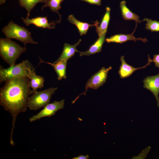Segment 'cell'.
I'll use <instances>...</instances> for the list:
<instances>
[{"instance_id": "obj_23", "label": "cell", "mask_w": 159, "mask_h": 159, "mask_svg": "<svg viewBox=\"0 0 159 159\" xmlns=\"http://www.w3.org/2000/svg\"><path fill=\"white\" fill-rule=\"evenodd\" d=\"M86 2L90 4L100 6L101 0H79Z\"/></svg>"}, {"instance_id": "obj_14", "label": "cell", "mask_w": 159, "mask_h": 159, "mask_svg": "<svg viewBox=\"0 0 159 159\" xmlns=\"http://www.w3.org/2000/svg\"><path fill=\"white\" fill-rule=\"evenodd\" d=\"M67 19L70 23L75 25L77 26L81 36L85 34L90 26H94L96 27L99 23L97 21L92 24L81 22L77 19L72 14L69 15Z\"/></svg>"}, {"instance_id": "obj_5", "label": "cell", "mask_w": 159, "mask_h": 159, "mask_svg": "<svg viewBox=\"0 0 159 159\" xmlns=\"http://www.w3.org/2000/svg\"><path fill=\"white\" fill-rule=\"evenodd\" d=\"M57 87H51L43 90L34 92L29 98L27 107L30 110H36L49 103L52 95Z\"/></svg>"}, {"instance_id": "obj_19", "label": "cell", "mask_w": 159, "mask_h": 159, "mask_svg": "<svg viewBox=\"0 0 159 159\" xmlns=\"http://www.w3.org/2000/svg\"><path fill=\"white\" fill-rule=\"evenodd\" d=\"M48 0H19L20 6L25 9L27 12V16L29 17L30 12L36 5L39 3H44Z\"/></svg>"}, {"instance_id": "obj_4", "label": "cell", "mask_w": 159, "mask_h": 159, "mask_svg": "<svg viewBox=\"0 0 159 159\" xmlns=\"http://www.w3.org/2000/svg\"><path fill=\"white\" fill-rule=\"evenodd\" d=\"M6 38L15 39L23 43L24 45L28 43L37 44L31 36V33L26 28L10 21L8 24L2 29Z\"/></svg>"}, {"instance_id": "obj_22", "label": "cell", "mask_w": 159, "mask_h": 159, "mask_svg": "<svg viewBox=\"0 0 159 159\" xmlns=\"http://www.w3.org/2000/svg\"><path fill=\"white\" fill-rule=\"evenodd\" d=\"M152 62H153L155 67L159 68V54H154L153 58L151 59Z\"/></svg>"}, {"instance_id": "obj_12", "label": "cell", "mask_w": 159, "mask_h": 159, "mask_svg": "<svg viewBox=\"0 0 159 159\" xmlns=\"http://www.w3.org/2000/svg\"><path fill=\"white\" fill-rule=\"evenodd\" d=\"M39 58L40 62L49 64L53 67L57 75V79L58 80L66 79V69L68 60L62 59L56 60L54 62L52 63L45 62Z\"/></svg>"}, {"instance_id": "obj_7", "label": "cell", "mask_w": 159, "mask_h": 159, "mask_svg": "<svg viewBox=\"0 0 159 159\" xmlns=\"http://www.w3.org/2000/svg\"><path fill=\"white\" fill-rule=\"evenodd\" d=\"M64 105V100L59 101H54L53 102L48 103L44 108L37 114L33 115L29 119L32 122L45 117H50L54 115L58 111L63 109Z\"/></svg>"}, {"instance_id": "obj_20", "label": "cell", "mask_w": 159, "mask_h": 159, "mask_svg": "<svg viewBox=\"0 0 159 159\" xmlns=\"http://www.w3.org/2000/svg\"><path fill=\"white\" fill-rule=\"evenodd\" d=\"M64 0H48L42 5L41 9L43 10L44 8L49 7L52 11L58 14V11L61 8V3Z\"/></svg>"}, {"instance_id": "obj_9", "label": "cell", "mask_w": 159, "mask_h": 159, "mask_svg": "<svg viewBox=\"0 0 159 159\" xmlns=\"http://www.w3.org/2000/svg\"><path fill=\"white\" fill-rule=\"evenodd\" d=\"M144 88L151 91L155 97L158 107L159 106V73L155 75L148 76L143 81Z\"/></svg>"}, {"instance_id": "obj_2", "label": "cell", "mask_w": 159, "mask_h": 159, "mask_svg": "<svg viewBox=\"0 0 159 159\" xmlns=\"http://www.w3.org/2000/svg\"><path fill=\"white\" fill-rule=\"evenodd\" d=\"M26 49L25 47H21L11 39H0V56L10 67L15 65L17 59Z\"/></svg>"}, {"instance_id": "obj_15", "label": "cell", "mask_w": 159, "mask_h": 159, "mask_svg": "<svg viewBox=\"0 0 159 159\" xmlns=\"http://www.w3.org/2000/svg\"><path fill=\"white\" fill-rule=\"evenodd\" d=\"M106 32L99 37L96 41L90 47L88 50L85 52H80V56H90L101 51L103 44L105 40Z\"/></svg>"}, {"instance_id": "obj_6", "label": "cell", "mask_w": 159, "mask_h": 159, "mask_svg": "<svg viewBox=\"0 0 159 159\" xmlns=\"http://www.w3.org/2000/svg\"><path fill=\"white\" fill-rule=\"evenodd\" d=\"M112 69L111 66L107 68L102 67L98 72L93 75L87 81L84 92L76 98L73 102L74 103L81 95H85L88 88L96 90L103 85L106 82L108 72Z\"/></svg>"}, {"instance_id": "obj_16", "label": "cell", "mask_w": 159, "mask_h": 159, "mask_svg": "<svg viewBox=\"0 0 159 159\" xmlns=\"http://www.w3.org/2000/svg\"><path fill=\"white\" fill-rule=\"evenodd\" d=\"M81 41V39H80L77 43L73 45L64 43L62 52L60 57L57 60L62 59L68 60L74 56L76 52H79L77 49L76 48Z\"/></svg>"}, {"instance_id": "obj_18", "label": "cell", "mask_w": 159, "mask_h": 159, "mask_svg": "<svg viewBox=\"0 0 159 159\" xmlns=\"http://www.w3.org/2000/svg\"><path fill=\"white\" fill-rule=\"evenodd\" d=\"M110 8L109 7H107L106 8L105 13L100 25L96 27V31L99 37L107 32L110 19Z\"/></svg>"}, {"instance_id": "obj_8", "label": "cell", "mask_w": 159, "mask_h": 159, "mask_svg": "<svg viewBox=\"0 0 159 159\" xmlns=\"http://www.w3.org/2000/svg\"><path fill=\"white\" fill-rule=\"evenodd\" d=\"M61 16L60 19L57 21H53L49 23L47 17H37L34 18L29 19V17H26L25 18L21 17L24 23L26 26H28L32 24L37 27L47 28L49 29H53L55 28V25L60 22Z\"/></svg>"}, {"instance_id": "obj_24", "label": "cell", "mask_w": 159, "mask_h": 159, "mask_svg": "<svg viewBox=\"0 0 159 159\" xmlns=\"http://www.w3.org/2000/svg\"><path fill=\"white\" fill-rule=\"evenodd\" d=\"M89 158V156L88 155H81L77 156L73 158L72 159H88Z\"/></svg>"}, {"instance_id": "obj_3", "label": "cell", "mask_w": 159, "mask_h": 159, "mask_svg": "<svg viewBox=\"0 0 159 159\" xmlns=\"http://www.w3.org/2000/svg\"><path fill=\"white\" fill-rule=\"evenodd\" d=\"M34 67L27 60L8 68L0 66V82H6L14 78L28 77L30 69Z\"/></svg>"}, {"instance_id": "obj_25", "label": "cell", "mask_w": 159, "mask_h": 159, "mask_svg": "<svg viewBox=\"0 0 159 159\" xmlns=\"http://www.w3.org/2000/svg\"><path fill=\"white\" fill-rule=\"evenodd\" d=\"M6 2V0H0V5L4 4Z\"/></svg>"}, {"instance_id": "obj_11", "label": "cell", "mask_w": 159, "mask_h": 159, "mask_svg": "<svg viewBox=\"0 0 159 159\" xmlns=\"http://www.w3.org/2000/svg\"><path fill=\"white\" fill-rule=\"evenodd\" d=\"M136 28L135 27L134 31L132 34H116L106 38L105 41L107 43L115 42L122 44L128 41H134L135 42L137 40H140L145 43L148 40L145 38H142L140 37L136 38L133 36V34Z\"/></svg>"}, {"instance_id": "obj_13", "label": "cell", "mask_w": 159, "mask_h": 159, "mask_svg": "<svg viewBox=\"0 0 159 159\" xmlns=\"http://www.w3.org/2000/svg\"><path fill=\"white\" fill-rule=\"evenodd\" d=\"M29 78V87L32 89L34 93L37 91L38 88L41 89L44 86V78L36 75L34 67L30 69Z\"/></svg>"}, {"instance_id": "obj_10", "label": "cell", "mask_w": 159, "mask_h": 159, "mask_svg": "<svg viewBox=\"0 0 159 159\" xmlns=\"http://www.w3.org/2000/svg\"><path fill=\"white\" fill-rule=\"evenodd\" d=\"M120 60L121 62V64L120 67L118 71L120 77L121 78H125L128 77L131 75L135 71L145 68L148 66L152 62L151 59L149 55H148V62L147 64L144 66L139 68H135L127 64L124 59V57L123 56L120 57Z\"/></svg>"}, {"instance_id": "obj_17", "label": "cell", "mask_w": 159, "mask_h": 159, "mask_svg": "<svg viewBox=\"0 0 159 159\" xmlns=\"http://www.w3.org/2000/svg\"><path fill=\"white\" fill-rule=\"evenodd\" d=\"M122 14L123 18L126 20H134L136 23H140L142 21L139 19V16L131 11L126 6V2L121 1L120 4Z\"/></svg>"}, {"instance_id": "obj_1", "label": "cell", "mask_w": 159, "mask_h": 159, "mask_svg": "<svg viewBox=\"0 0 159 159\" xmlns=\"http://www.w3.org/2000/svg\"><path fill=\"white\" fill-rule=\"evenodd\" d=\"M28 77L14 78L6 82L0 90V105L10 114L12 117L10 143H14L12 135L16 117L20 113L26 112L29 96L33 92L31 89Z\"/></svg>"}, {"instance_id": "obj_21", "label": "cell", "mask_w": 159, "mask_h": 159, "mask_svg": "<svg viewBox=\"0 0 159 159\" xmlns=\"http://www.w3.org/2000/svg\"><path fill=\"white\" fill-rule=\"evenodd\" d=\"M143 21H146L145 29L150 30L151 32L159 31V22L156 20H153L151 19L145 18Z\"/></svg>"}]
</instances>
